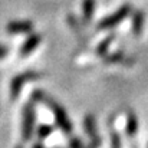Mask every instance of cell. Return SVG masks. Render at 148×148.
<instances>
[{"label":"cell","instance_id":"6","mask_svg":"<svg viewBox=\"0 0 148 148\" xmlns=\"http://www.w3.org/2000/svg\"><path fill=\"white\" fill-rule=\"evenodd\" d=\"M42 40H43V38H42L40 33H30L29 38H26V40L22 43L20 49L17 52L19 56H20V58H26V56H29L30 53H33L35 50L38 49V46L42 43Z\"/></svg>","mask_w":148,"mask_h":148},{"label":"cell","instance_id":"20","mask_svg":"<svg viewBox=\"0 0 148 148\" xmlns=\"http://www.w3.org/2000/svg\"><path fill=\"white\" fill-rule=\"evenodd\" d=\"M58 148H60V147H58Z\"/></svg>","mask_w":148,"mask_h":148},{"label":"cell","instance_id":"16","mask_svg":"<svg viewBox=\"0 0 148 148\" xmlns=\"http://www.w3.org/2000/svg\"><path fill=\"white\" fill-rule=\"evenodd\" d=\"M9 53H10V48L6 46V45H1V43H0V60L4 59Z\"/></svg>","mask_w":148,"mask_h":148},{"label":"cell","instance_id":"12","mask_svg":"<svg viewBox=\"0 0 148 148\" xmlns=\"http://www.w3.org/2000/svg\"><path fill=\"white\" fill-rule=\"evenodd\" d=\"M97 0H84L82 1V20L85 25H89L94 19Z\"/></svg>","mask_w":148,"mask_h":148},{"label":"cell","instance_id":"9","mask_svg":"<svg viewBox=\"0 0 148 148\" xmlns=\"http://www.w3.org/2000/svg\"><path fill=\"white\" fill-rule=\"evenodd\" d=\"M127 121H125V134H127V138L128 140H134L137 135H138V128H140V124H138V116L137 114L131 109V108H127Z\"/></svg>","mask_w":148,"mask_h":148},{"label":"cell","instance_id":"5","mask_svg":"<svg viewBox=\"0 0 148 148\" xmlns=\"http://www.w3.org/2000/svg\"><path fill=\"white\" fill-rule=\"evenodd\" d=\"M84 131L89 137V144L86 148H99L102 145V137L98 132L97 127V119L94 114H86L84 118Z\"/></svg>","mask_w":148,"mask_h":148},{"label":"cell","instance_id":"15","mask_svg":"<svg viewBox=\"0 0 148 148\" xmlns=\"http://www.w3.org/2000/svg\"><path fill=\"white\" fill-rule=\"evenodd\" d=\"M68 148H86V145L84 144V141L78 137H71V141L68 144Z\"/></svg>","mask_w":148,"mask_h":148},{"label":"cell","instance_id":"1","mask_svg":"<svg viewBox=\"0 0 148 148\" xmlns=\"http://www.w3.org/2000/svg\"><path fill=\"white\" fill-rule=\"evenodd\" d=\"M30 99L33 102H38V103H42L45 105L50 112L53 114L55 116V122H56V127L62 131L63 135L66 137H72V132H73V125L69 119V115L66 112V109L56 101L50 97L48 92L42 91V89H35L30 95Z\"/></svg>","mask_w":148,"mask_h":148},{"label":"cell","instance_id":"18","mask_svg":"<svg viewBox=\"0 0 148 148\" xmlns=\"http://www.w3.org/2000/svg\"><path fill=\"white\" fill-rule=\"evenodd\" d=\"M14 148H23V145H20V144H19V145H16Z\"/></svg>","mask_w":148,"mask_h":148},{"label":"cell","instance_id":"19","mask_svg":"<svg viewBox=\"0 0 148 148\" xmlns=\"http://www.w3.org/2000/svg\"><path fill=\"white\" fill-rule=\"evenodd\" d=\"M132 148H138V147H137V145H135V147H132Z\"/></svg>","mask_w":148,"mask_h":148},{"label":"cell","instance_id":"17","mask_svg":"<svg viewBox=\"0 0 148 148\" xmlns=\"http://www.w3.org/2000/svg\"><path fill=\"white\" fill-rule=\"evenodd\" d=\"M30 148H46V147H45L43 141H42V140H39V141L33 143V144H32V147H30Z\"/></svg>","mask_w":148,"mask_h":148},{"label":"cell","instance_id":"13","mask_svg":"<svg viewBox=\"0 0 148 148\" xmlns=\"http://www.w3.org/2000/svg\"><path fill=\"white\" fill-rule=\"evenodd\" d=\"M115 38H116V33H115V32H114V33H111V35H108L103 40H101V43L97 46L95 53H97L98 56H101V58H103L105 55H108V49H109L111 43L115 40Z\"/></svg>","mask_w":148,"mask_h":148},{"label":"cell","instance_id":"4","mask_svg":"<svg viewBox=\"0 0 148 148\" xmlns=\"http://www.w3.org/2000/svg\"><path fill=\"white\" fill-rule=\"evenodd\" d=\"M43 75L38 71H33V69H27L25 72H20L17 73L16 76H13L12 82H10V99L12 101H16V99L20 97V92L23 89V86L30 82V81H38L40 79Z\"/></svg>","mask_w":148,"mask_h":148},{"label":"cell","instance_id":"8","mask_svg":"<svg viewBox=\"0 0 148 148\" xmlns=\"http://www.w3.org/2000/svg\"><path fill=\"white\" fill-rule=\"evenodd\" d=\"M103 63L106 65H125V66H132L135 63V60L125 55L122 50H116L114 53H109V55H105L103 56Z\"/></svg>","mask_w":148,"mask_h":148},{"label":"cell","instance_id":"3","mask_svg":"<svg viewBox=\"0 0 148 148\" xmlns=\"http://www.w3.org/2000/svg\"><path fill=\"white\" fill-rule=\"evenodd\" d=\"M132 13V4L130 1L124 3L118 10H115L114 13L105 16L103 19H101L97 25V30H109L116 27L121 22H124L125 19H128Z\"/></svg>","mask_w":148,"mask_h":148},{"label":"cell","instance_id":"11","mask_svg":"<svg viewBox=\"0 0 148 148\" xmlns=\"http://www.w3.org/2000/svg\"><path fill=\"white\" fill-rule=\"evenodd\" d=\"M116 114H112L108 118V130H109V138H111V148H122V138L119 132L115 130L114 121H115Z\"/></svg>","mask_w":148,"mask_h":148},{"label":"cell","instance_id":"14","mask_svg":"<svg viewBox=\"0 0 148 148\" xmlns=\"http://www.w3.org/2000/svg\"><path fill=\"white\" fill-rule=\"evenodd\" d=\"M35 131H36L38 138L43 141V140H46V138L49 137V135L53 132V131H55V130H53V127H52V125H49V124H40V125H39V127H38Z\"/></svg>","mask_w":148,"mask_h":148},{"label":"cell","instance_id":"2","mask_svg":"<svg viewBox=\"0 0 148 148\" xmlns=\"http://www.w3.org/2000/svg\"><path fill=\"white\" fill-rule=\"evenodd\" d=\"M36 124V108L33 101H27L22 109V140L23 143H29L35 134Z\"/></svg>","mask_w":148,"mask_h":148},{"label":"cell","instance_id":"10","mask_svg":"<svg viewBox=\"0 0 148 148\" xmlns=\"http://www.w3.org/2000/svg\"><path fill=\"white\" fill-rule=\"evenodd\" d=\"M144 25H145V13L141 9L132 10V13H131V30H132V35L135 38L143 35Z\"/></svg>","mask_w":148,"mask_h":148},{"label":"cell","instance_id":"7","mask_svg":"<svg viewBox=\"0 0 148 148\" xmlns=\"http://www.w3.org/2000/svg\"><path fill=\"white\" fill-rule=\"evenodd\" d=\"M33 27H35V25L30 20H13V22L7 23L6 30L10 35H22V33L33 32Z\"/></svg>","mask_w":148,"mask_h":148}]
</instances>
